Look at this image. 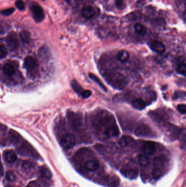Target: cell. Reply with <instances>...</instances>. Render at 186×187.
Listing matches in <instances>:
<instances>
[{
	"label": "cell",
	"mask_w": 186,
	"mask_h": 187,
	"mask_svg": "<svg viewBox=\"0 0 186 187\" xmlns=\"http://www.w3.org/2000/svg\"><path fill=\"white\" fill-rule=\"evenodd\" d=\"M134 30L137 34L141 36H145L147 33V30L145 26L139 23H137L134 25Z\"/></svg>",
	"instance_id": "obj_23"
},
{
	"label": "cell",
	"mask_w": 186,
	"mask_h": 187,
	"mask_svg": "<svg viewBox=\"0 0 186 187\" xmlns=\"http://www.w3.org/2000/svg\"><path fill=\"white\" fill-rule=\"evenodd\" d=\"M184 97H186V92L183 91L178 90V91H175V93H174L173 99L174 100H175V99H178L180 98H182Z\"/></svg>",
	"instance_id": "obj_30"
},
{
	"label": "cell",
	"mask_w": 186,
	"mask_h": 187,
	"mask_svg": "<svg viewBox=\"0 0 186 187\" xmlns=\"http://www.w3.org/2000/svg\"><path fill=\"white\" fill-rule=\"evenodd\" d=\"M121 174L130 180L136 179L139 174V170L137 166L128 165L121 170Z\"/></svg>",
	"instance_id": "obj_7"
},
{
	"label": "cell",
	"mask_w": 186,
	"mask_h": 187,
	"mask_svg": "<svg viewBox=\"0 0 186 187\" xmlns=\"http://www.w3.org/2000/svg\"><path fill=\"white\" fill-rule=\"evenodd\" d=\"M129 58H130V54L126 50H121L118 53L117 55V59L120 62H127L129 60Z\"/></svg>",
	"instance_id": "obj_21"
},
{
	"label": "cell",
	"mask_w": 186,
	"mask_h": 187,
	"mask_svg": "<svg viewBox=\"0 0 186 187\" xmlns=\"http://www.w3.org/2000/svg\"><path fill=\"white\" fill-rule=\"evenodd\" d=\"M30 9L32 13L33 18L36 22L40 23L43 20L44 13L42 7L36 3H34L32 5Z\"/></svg>",
	"instance_id": "obj_9"
},
{
	"label": "cell",
	"mask_w": 186,
	"mask_h": 187,
	"mask_svg": "<svg viewBox=\"0 0 186 187\" xmlns=\"http://www.w3.org/2000/svg\"><path fill=\"white\" fill-rule=\"evenodd\" d=\"M24 67L27 71V76L31 79H35L38 73V63L36 59L32 56L26 57Z\"/></svg>",
	"instance_id": "obj_4"
},
{
	"label": "cell",
	"mask_w": 186,
	"mask_h": 187,
	"mask_svg": "<svg viewBox=\"0 0 186 187\" xmlns=\"http://www.w3.org/2000/svg\"><path fill=\"white\" fill-rule=\"evenodd\" d=\"M91 95H92L91 91L90 90H86L84 91V92L82 93V95H81V96L84 99H87L88 98H89L90 96H91Z\"/></svg>",
	"instance_id": "obj_37"
},
{
	"label": "cell",
	"mask_w": 186,
	"mask_h": 187,
	"mask_svg": "<svg viewBox=\"0 0 186 187\" xmlns=\"http://www.w3.org/2000/svg\"><path fill=\"white\" fill-rule=\"evenodd\" d=\"M183 138L181 140V146L183 148H186V135H185L184 136H183Z\"/></svg>",
	"instance_id": "obj_38"
},
{
	"label": "cell",
	"mask_w": 186,
	"mask_h": 187,
	"mask_svg": "<svg viewBox=\"0 0 186 187\" xmlns=\"http://www.w3.org/2000/svg\"><path fill=\"white\" fill-rule=\"evenodd\" d=\"M135 134L139 137H151L153 136V132L151 128L147 125L143 123L137 126Z\"/></svg>",
	"instance_id": "obj_11"
},
{
	"label": "cell",
	"mask_w": 186,
	"mask_h": 187,
	"mask_svg": "<svg viewBox=\"0 0 186 187\" xmlns=\"http://www.w3.org/2000/svg\"><path fill=\"white\" fill-rule=\"evenodd\" d=\"M133 107L138 110L141 111L146 107V104L143 100L141 99H136L132 102Z\"/></svg>",
	"instance_id": "obj_24"
},
{
	"label": "cell",
	"mask_w": 186,
	"mask_h": 187,
	"mask_svg": "<svg viewBox=\"0 0 186 187\" xmlns=\"http://www.w3.org/2000/svg\"><path fill=\"white\" fill-rule=\"evenodd\" d=\"M177 110L182 114H186V105L180 104L177 106Z\"/></svg>",
	"instance_id": "obj_36"
},
{
	"label": "cell",
	"mask_w": 186,
	"mask_h": 187,
	"mask_svg": "<svg viewBox=\"0 0 186 187\" xmlns=\"http://www.w3.org/2000/svg\"><path fill=\"white\" fill-rule=\"evenodd\" d=\"M169 161L167 156L164 154L157 156L153 159L152 175L154 180L160 179L167 171Z\"/></svg>",
	"instance_id": "obj_3"
},
{
	"label": "cell",
	"mask_w": 186,
	"mask_h": 187,
	"mask_svg": "<svg viewBox=\"0 0 186 187\" xmlns=\"http://www.w3.org/2000/svg\"><path fill=\"white\" fill-rule=\"evenodd\" d=\"M150 47L152 50L159 53H163L165 51V47L164 44L158 41L152 42Z\"/></svg>",
	"instance_id": "obj_19"
},
{
	"label": "cell",
	"mask_w": 186,
	"mask_h": 187,
	"mask_svg": "<svg viewBox=\"0 0 186 187\" xmlns=\"http://www.w3.org/2000/svg\"><path fill=\"white\" fill-rule=\"evenodd\" d=\"M16 7L21 11L25 10V6L24 2L22 0H17L15 3Z\"/></svg>",
	"instance_id": "obj_33"
},
{
	"label": "cell",
	"mask_w": 186,
	"mask_h": 187,
	"mask_svg": "<svg viewBox=\"0 0 186 187\" xmlns=\"http://www.w3.org/2000/svg\"><path fill=\"white\" fill-rule=\"evenodd\" d=\"M155 144L151 141H147L144 143L142 147L143 153L146 155H152L155 151Z\"/></svg>",
	"instance_id": "obj_13"
},
{
	"label": "cell",
	"mask_w": 186,
	"mask_h": 187,
	"mask_svg": "<svg viewBox=\"0 0 186 187\" xmlns=\"http://www.w3.org/2000/svg\"><path fill=\"white\" fill-rule=\"evenodd\" d=\"M100 164L96 159H88L85 162V168L90 171H96L99 168Z\"/></svg>",
	"instance_id": "obj_14"
},
{
	"label": "cell",
	"mask_w": 186,
	"mask_h": 187,
	"mask_svg": "<svg viewBox=\"0 0 186 187\" xmlns=\"http://www.w3.org/2000/svg\"><path fill=\"white\" fill-rule=\"evenodd\" d=\"M88 76L93 81H94L96 83H97L104 91H107V89L106 87V86L103 84V83L99 79V78L97 75H94L93 73H90L88 74Z\"/></svg>",
	"instance_id": "obj_25"
},
{
	"label": "cell",
	"mask_w": 186,
	"mask_h": 187,
	"mask_svg": "<svg viewBox=\"0 0 186 187\" xmlns=\"http://www.w3.org/2000/svg\"><path fill=\"white\" fill-rule=\"evenodd\" d=\"M4 159L7 163L13 164L17 159V155L12 150H7L3 154Z\"/></svg>",
	"instance_id": "obj_16"
},
{
	"label": "cell",
	"mask_w": 186,
	"mask_h": 187,
	"mask_svg": "<svg viewBox=\"0 0 186 187\" xmlns=\"http://www.w3.org/2000/svg\"><path fill=\"white\" fill-rule=\"evenodd\" d=\"M6 178L7 180L10 182H12L16 179V176L11 171H7L6 174Z\"/></svg>",
	"instance_id": "obj_31"
},
{
	"label": "cell",
	"mask_w": 186,
	"mask_h": 187,
	"mask_svg": "<svg viewBox=\"0 0 186 187\" xmlns=\"http://www.w3.org/2000/svg\"><path fill=\"white\" fill-rule=\"evenodd\" d=\"M120 144L122 147L124 148L132 147L134 146V140L130 136H124L120 139Z\"/></svg>",
	"instance_id": "obj_18"
},
{
	"label": "cell",
	"mask_w": 186,
	"mask_h": 187,
	"mask_svg": "<svg viewBox=\"0 0 186 187\" xmlns=\"http://www.w3.org/2000/svg\"><path fill=\"white\" fill-rule=\"evenodd\" d=\"M40 173L43 177L46 179H50L52 177V174L51 171L46 166H42L41 167Z\"/></svg>",
	"instance_id": "obj_27"
},
{
	"label": "cell",
	"mask_w": 186,
	"mask_h": 187,
	"mask_svg": "<svg viewBox=\"0 0 186 187\" xmlns=\"http://www.w3.org/2000/svg\"><path fill=\"white\" fill-rule=\"evenodd\" d=\"M8 54V51L6 47L2 44L0 46V57L1 59H3Z\"/></svg>",
	"instance_id": "obj_32"
},
{
	"label": "cell",
	"mask_w": 186,
	"mask_h": 187,
	"mask_svg": "<svg viewBox=\"0 0 186 187\" xmlns=\"http://www.w3.org/2000/svg\"><path fill=\"white\" fill-rule=\"evenodd\" d=\"M17 151L19 154L25 156H32L36 157L38 154L33 148L27 142L23 139L18 145H17Z\"/></svg>",
	"instance_id": "obj_6"
},
{
	"label": "cell",
	"mask_w": 186,
	"mask_h": 187,
	"mask_svg": "<svg viewBox=\"0 0 186 187\" xmlns=\"http://www.w3.org/2000/svg\"><path fill=\"white\" fill-rule=\"evenodd\" d=\"M104 182L108 187H118L120 184V180L116 176H108L104 178Z\"/></svg>",
	"instance_id": "obj_15"
},
{
	"label": "cell",
	"mask_w": 186,
	"mask_h": 187,
	"mask_svg": "<svg viewBox=\"0 0 186 187\" xmlns=\"http://www.w3.org/2000/svg\"><path fill=\"white\" fill-rule=\"evenodd\" d=\"M31 166H32V165L30 162H26L23 163V167L25 168H31V167H32Z\"/></svg>",
	"instance_id": "obj_39"
},
{
	"label": "cell",
	"mask_w": 186,
	"mask_h": 187,
	"mask_svg": "<svg viewBox=\"0 0 186 187\" xmlns=\"http://www.w3.org/2000/svg\"><path fill=\"white\" fill-rule=\"evenodd\" d=\"M6 43L9 50H17L19 45V41L17 35L14 33H11L6 38Z\"/></svg>",
	"instance_id": "obj_12"
},
{
	"label": "cell",
	"mask_w": 186,
	"mask_h": 187,
	"mask_svg": "<svg viewBox=\"0 0 186 187\" xmlns=\"http://www.w3.org/2000/svg\"><path fill=\"white\" fill-rule=\"evenodd\" d=\"M67 118L69 124L74 130H78L82 124V117L80 113L68 111Z\"/></svg>",
	"instance_id": "obj_5"
},
{
	"label": "cell",
	"mask_w": 186,
	"mask_h": 187,
	"mask_svg": "<svg viewBox=\"0 0 186 187\" xmlns=\"http://www.w3.org/2000/svg\"><path fill=\"white\" fill-rule=\"evenodd\" d=\"M183 17L186 19V9L185 11V12H183Z\"/></svg>",
	"instance_id": "obj_40"
},
{
	"label": "cell",
	"mask_w": 186,
	"mask_h": 187,
	"mask_svg": "<svg viewBox=\"0 0 186 187\" xmlns=\"http://www.w3.org/2000/svg\"><path fill=\"white\" fill-rule=\"evenodd\" d=\"M115 5L120 9H124L125 7V4L123 0H116Z\"/></svg>",
	"instance_id": "obj_35"
},
{
	"label": "cell",
	"mask_w": 186,
	"mask_h": 187,
	"mask_svg": "<svg viewBox=\"0 0 186 187\" xmlns=\"http://www.w3.org/2000/svg\"><path fill=\"white\" fill-rule=\"evenodd\" d=\"M82 15L86 19H91L95 15V11L91 6H86L82 9Z\"/></svg>",
	"instance_id": "obj_17"
},
{
	"label": "cell",
	"mask_w": 186,
	"mask_h": 187,
	"mask_svg": "<svg viewBox=\"0 0 186 187\" xmlns=\"http://www.w3.org/2000/svg\"><path fill=\"white\" fill-rule=\"evenodd\" d=\"M71 86L76 93L81 95H82V94L84 91V89L80 85V84L76 80H73L72 81H71Z\"/></svg>",
	"instance_id": "obj_26"
},
{
	"label": "cell",
	"mask_w": 186,
	"mask_h": 187,
	"mask_svg": "<svg viewBox=\"0 0 186 187\" xmlns=\"http://www.w3.org/2000/svg\"><path fill=\"white\" fill-rule=\"evenodd\" d=\"M43 1H44V0H43Z\"/></svg>",
	"instance_id": "obj_42"
},
{
	"label": "cell",
	"mask_w": 186,
	"mask_h": 187,
	"mask_svg": "<svg viewBox=\"0 0 186 187\" xmlns=\"http://www.w3.org/2000/svg\"><path fill=\"white\" fill-rule=\"evenodd\" d=\"M176 71L180 75L186 76V64L181 63L176 67Z\"/></svg>",
	"instance_id": "obj_29"
},
{
	"label": "cell",
	"mask_w": 186,
	"mask_h": 187,
	"mask_svg": "<svg viewBox=\"0 0 186 187\" xmlns=\"http://www.w3.org/2000/svg\"><path fill=\"white\" fill-rule=\"evenodd\" d=\"M102 75L109 85L116 89H124L128 83L124 75L113 69H106L102 72Z\"/></svg>",
	"instance_id": "obj_2"
},
{
	"label": "cell",
	"mask_w": 186,
	"mask_h": 187,
	"mask_svg": "<svg viewBox=\"0 0 186 187\" xmlns=\"http://www.w3.org/2000/svg\"><path fill=\"white\" fill-rule=\"evenodd\" d=\"M91 123L96 136L101 140L117 137L120 130L114 116L109 111L100 110L91 116Z\"/></svg>",
	"instance_id": "obj_1"
},
{
	"label": "cell",
	"mask_w": 186,
	"mask_h": 187,
	"mask_svg": "<svg viewBox=\"0 0 186 187\" xmlns=\"http://www.w3.org/2000/svg\"><path fill=\"white\" fill-rule=\"evenodd\" d=\"M20 37L23 42L25 43H28L30 40V35L27 31H24L20 34Z\"/></svg>",
	"instance_id": "obj_28"
},
{
	"label": "cell",
	"mask_w": 186,
	"mask_h": 187,
	"mask_svg": "<svg viewBox=\"0 0 186 187\" xmlns=\"http://www.w3.org/2000/svg\"><path fill=\"white\" fill-rule=\"evenodd\" d=\"M75 143V137L72 134L67 133L64 134L61 138V144L63 148L66 150H70L73 148Z\"/></svg>",
	"instance_id": "obj_8"
},
{
	"label": "cell",
	"mask_w": 186,
	"mask_h": 187,
	"mask_svg": "<svg viewBox=\"0 0 186 187\" xmlns=\"http://www.w3.org/2000/svg\"><path fill=\"white\" fill-rule=\"evenodd\" d=\"M26 187H31L30 186H26Z\"/></svg>",
	"instance_id": "obj_41"
},
{
	"label": "cell",
	"mask_w": 186,
	"mask_h": 187,
	"mask_svg": "<svg viewBox=\"0 0 186 187\" xmlns=\"http://www.w3.org/2000/svg\"><path fill=\"white\" fill-rule=\"evenodd\" d=\"M138 162L142 168H146L149 164V160L146 156L139 154L138 156Z\"/></svg>",
	"instance_id": "obj_22"
},
{
	"label": "cell",
	"mask_w": 186,
	"mask_h": 187,
	"mask_svg": "<svg viewBox=\"0 0 186 187\" xmlns=\"http://www.w3.org/2000/svg\"><path fill=\"white\" fill-rule=\"evenodd\" d=\"M14 11H15V9L14 8H11L2 10L1 11V14L5 16H9L12 15Z\"/></svg>",
	"instance_id": "obj_34"
},
{
	"label": "cell",
	"mask_w": 186,
	"mask_h": 187,
	"mask_svg": "<svg viewBox=\"0 0 186 187\" xmlns=\"http://www.w3.org/2000/svg\"><path fill=\"white\" fill-rule=\"evenodd\" d=\"M18 72L15 66L12 63H7L3 67V75L6 77L7 79L10 81H13V80L15 78V75H18Z\"/></svg>",
	"instance_id": "obj_10"
},
{
	"label": "cell",
	"mask_w": 186,
	"mask_h": 187,
	"mask_svg": "<svg viewBox=\"0 0 186 187\" xmlns=\"http://www.w3.org/2000/svg\"><path fill=\"white\" fill-rule=\"evenodd\" d=\"M38 55L42 60H48L51 56L49 49L45 45L41 47L38 50Z\"/></svg>",
	"instance_id": "obj_20"
}]
</instances>
